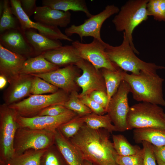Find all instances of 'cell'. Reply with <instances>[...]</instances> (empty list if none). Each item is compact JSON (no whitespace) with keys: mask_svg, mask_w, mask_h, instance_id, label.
<instances>
[{"mask_svg":"<svg viewBox=\"0 0 165 165\" xmlns=\"http://www.w3.org/2000/svg\"><path fill=\"white\" fill-rule=\"evenodd\" d=\"M55 132L19 127L14 140V155L21 154L31 149L40 150L47 149L55 144Z\"/></svg>","mask_w":165,"mask_h":165,"instance_id":"8","label":"cell"},{"mask_svg":"<svg viewBox=\"0 0 165 165\" xmlns=\"http://www.w3.org/2000/svg\"><path fill=\"white\" fill-rule=\"evenodd\" d=\"M42 6H47L64 12L72 10L81 11L90 18L92 15L88 9L84 0H43Z\"/></svg>","mask_w":165,"mask_h":165,"instance_id":"24","label":"cell"},{"mask_svg":"<svg viewBox=\"0 0 165 165\" xmlns=\"http://www.w3.org/2000/svg\"><path fill=\"white\" fill-rule=\"evenodd\" d=\"M69 94L62 90L48 94L30 95L22 101L8 105L18 116L25 117L37 116L42 110L52 105H64Z\"/></svg>","mask_w":165,"mask_h":165,"instance_id":"7","label":"cell"},{"mask_svg":"<svg viewBox=\"0 0 165 165\" xmlns=\"http://www.w3.org/2000/svg\"><path fill=\"white\" fill-rule=\"evenodd\" d=\"M100 69L105 80L109 103L110 99L116 93L122 82L123 80V71L119 68L116 71L106 68Z\"/></svg>","mask_w":165,"mask_h":165,"instance_id":"26","label":"cell"},{"mask_svg":"<svg viewBox=\"0 0 165 165\" xmlns=\"http://www.w3.org/2000/svg\"><path fill=\"white\" fill-rule=\"evenodd\" d=\"M27 59L0 44V75L4 76L9 83L21 74L23 64Z\"/></svg>","mask_w":165,"mask_h":165,"instance_id":"17","label":"cell"},{"mask_svg":"<svg viewBox=\"0 0 165 165\" xmlns=\"http://www.w3.org/2000/svg\"><path fill=\"white\" fill-rule=\"evenodd\" d=\"M152 148L158 165H165V145L156 146L152 145Z\"/></svg>","mask_w":165,"mask_h":165,"instance_id":"42","label":"cell"},{"mask_svg":"<svg viewBox=\"0 0 165 165\" xmlns=\"http://www.w3.org/2000/svg\"><path fill=\"white\" fill-rule=\"evenodd\" d=\"M42 54L48 61L59 67L75 65L82 59L72 45L62 46Z\"/></svg>","mask_w":165,"mask_h":165,"instance_id":"20","label":"cell"},{"mask_svg":"<svg viewBox=\"0 0 165 165\" xmlns=\"http://www.w3.org/2000/svg\"><path fill=\"white\" fill-rule=\"evenodd\" d=\"M141 143L144 151L143 165H157L152 145L145 141H143Z\"/></svg>","mask_w":165,"mask_h":165,"instance_id":"38","label":"cell"},{"mask_svg":"<svg viewBox=\"0 0 165 165\" xmlns=\"http://www.w3.org/2000/svg\"><path fill=\"white\" fill-rule=\"evenodd\" d=\"M89 95L107 111L109 103L107 92L102 91H94Z\"/></svg>","mask_w":165,"mask_h":165,"instance_id":"40","label":"cell"},{"mask_svg":"<svg viewBox=\"0 0 165 165\" xmlns=\"http://www.w3.org/2000/svg\"><path fill=\"white\" fill-rule=\"evenodd\" d=\"M0 44L6 49L27 59L35 57L34 49L21 27L0 34Z\"/></svg>","mask_w":165,"mask_h":165,"instance_id":"16","label":"cell"},{"mask_svg":"<svg viewBox=\"0 0 165 165\" xmlns=\"http://www.w3.org/2000/svg\"><path fill=\"white\" fill-rule=\"evenodd\" d=\"M40 165H68L54 144L46 149L40 160Z\"/></svg>","mask_w":165,"mask_h":165,"instance_id":"31","label":"cell"},{"mask_svg":"<svg viewBox=\"0 0 165 165\" xmlns=\"http://www.w3.org/2000/svg\"><path fill=\"white\" fill-rule=\"evenodd\" d=\"M46 149H31L21 154L14 155L6 165H40L41 157Z\"/></svg>","mask_w":165,"mask_h":165,"instance_id":"27","label":"cell"},{"mask_svg":"<svg viewBox=\"0 0 165 165\" xmlns=\"http://www.w3.org/2000/svg\"><path fill=\"white\" fill-rule=\"evenodd\" d=\"M107 43L94 38L90 43H84L76 40L72 43L80 57L90 63L97 70L106 68L116 71L119 68L110 60L105 51Z\"/></svg>","mask_w":165,"mask_h":165,"instance_id":"9","label":"cell"},{"mask_svg":"<svg viewBox=\"0 0 165 165\" xmlns=\"http://www.w3.org/2000/svg\"><path fill=\"white\" fill-rule=\"evenodd\" d=\"M82 117L85 123L91 129H103L111 133L113 131H117L107 114L99 115L92 113Z\"/></svg>","mask_w":165,"mask_h":165,"instance_id":"28","label":"cell"},{"mask_svg":"<svg viewBox=\"0 0 165 165\" xmlns=\"http://www.w3.org/2000/svg\"><path fill=\"white\" fill-rule=\"evenodd\" d=\"M147 9L148 16L159 21H165V0H149Z\"/></svg>","mask_w":165,"mask_h":165,"instance_id":"35","label":"cell"},{"mask_svg":"<svg viewBox=\"0 0 165 165\" xmlns=\"http://www.w3.org/2000/svg\"><path fill=\"white\" fill-rule=\"evenodd\" d=\"M55 144L68 165H83L84 160L80 152L57 129L55 132Z\"/></svg>","mask_w":165,"mask_h":165,"instance_id":"22","label":"cell"},{"mask_svg":"<svg viewBox=\"0 0 165 165\" xmlns=\"http://www.w3.org/2000/svg\"><path fill=\"white\" fill-rule=\"evenodd\" d=\"M68 110L64 105H54L42 110L37 116H56L64 113Z\"/></svg>","mask_w":165,"mask_h":165,"instance_id":"39","label":"cell"},{"mask_svg":"<svg viewBox=\"0 0 165 165\" xmlns=\"http://www.w3.org/2000/svg\"><path fill=\"white\" fill-rule=\"evenodd\" d=\"M83 165H94L91 162L86 160H84Z\"/></svg>","mask_w":165,"mask_h":165,"instance_id":"45","label":"cell"},{"mask_svg":"<svg viewBox=\"0 0 165 165\" xmlns=\"http://www.w3.org/2000/svg\"><path fill=\"white\" fill-rule=\"evenodd\" d=\"M21 27L17 19L13 14L10 1H3V10L0 20V32Z\"/></svg>","mask_w":165,"mask_h":165,"instance_id":"29","label":"cell"},{"mask_svg":"<svg viewBox=\"0 0 165 165\" xmlns=\"http://www.w3.org/2000/svg\"><path fill=\"white\" fill-rule=\"evenodd\" d=\"M77 115L75 112L68 109L64 113L56 116H36L25 117L18 116L16 120L19 127L55 132L61 125Z\"/></svg>","mask_w":165,"mask_h":165,"instance_id":"14","label":"cell"},{"mask_svg":"<svg viewBox=\"0 0 165 165\" xmlns=\"http://www.w3.org/2000/svg\"><path fill=\"white\" fill-rule=\"evenodd\" d=\"M133 138L136 143L147 142L156 146L165 145V130L147 128L135 129L133 130Z\"/></svg>","mask_w":165,"mask_h":165,"instance_id":"25","label":"cell"},{"mask_svg":"<svg viewBox=\"0 0 165 165\" xmlns=\"http://www.w3.org/2000/svg\"><path fill=\"white\" fill-rule=\"evenodd\" d=\"M105 51L111 61L125 72L135 75H139L141 72L155 74L159 69H165L164 66L146 62L138 58L124 32L122 43L114 46L107 43Z\"/></svg>","mask_w":165,"mask_h":165,"instance_id":"3","label":"cell"},{"mask_svg":"<svg viewBox=\"0 0 165 165\" xmlns=\"http://www.w3.org/2000/svg\"><path fill=\"white\" fill-rule=\"evenodd\" d=\"M22 9L30 18L34 15L36 10L37 6L36 0H20Z\"/></svg>","mask_w":165,"mask_h":165,"instance_id":"41","label":"cell"},{"mask_svg":"<svg viewBox=\"0 0 165 165\" xmlns=\"http://www.w3.org/2000/svg\"><path fill=\"white\" fill-rule=\"evenodd\" d=\"M34 77L31 75L21 74L10 82L3 94L4 103L9 105L30 95Z\"/></svg>","mask_w":165,"mask_h":165,"instance_id":"18","label":"cell"},{"mask_svg":"<svg viewBox=\"0 0 165 165\" xmlns=\"http://www.w3.org/2000/svg\"></svg>","mask_w":165,"mask_h":165,"instance_id":"47","label":"cell"},{"mask_svg":"<svg viewBox=\"0 0 165 165\" xmlns=\"http://www.w3.org/2000/svg\"><path fill=\"white\" fill-rule=\"evenodd\" d=\"M119 9L114 5L106 6L105 9L99 13L93 15L79 25H72L66 28L65 35L69 37L74 34L78 35L81 41L84 37L90 36L94 38L102 41L100 35L101 27L104 22L112 16L117 13Z\"/></svg>","mask_w":165,"mask_h":165,"instance_id":"11","label":"cell"},{"mask_svg":"<svg viewBox=\"0 0 165 165\" xmlns=\"http://www.w3.org/2000/svg\"><path fill=\"white\" fill-rule=\"evenodd\" d=\"M165 113L159 105L141 102L130 107L127 118V130L152 128L165 130Z\"/></svg>","mask_w":165,"mask_h":165,"instance_id":"5","label":"cell"},{"mask_svg":"<svg viewBox=\"0 0 165 165\" xmlns=\"http://www.w3.org/2000/svg\"><path fill=\"white\" fill-rule=\"evenodd\" d=\"M35 31L31 28L24 30L25 35L34 49L35 57L62 46L60 40L50 39Z\"/></svg>","mask_w":165,"mask_h":165,"instance_id":"21","label":"cell"},{"mask_svg":"<svg viewBox=\"0 0 165 165\" xmlns=\"http://www.w3.org/2000/svg\"><path fill=\"white\" fill-rule=\"evenodd\" d=\"M109 133L105 129H91L84 123L69 140L84 160L94 165H117L115 157L117 154L110 140Z\"/></svg>","mask_w":165,"mask_h":165,"instance_id":"1","label":"cell"},{"mask_svg":"<svg viewBox=\"0 0 165 165\" xmlns=\"http://www.w3.org/2000/svg\"><path fill=\"white\" fill-rule=\"evenodd\" d=\"M78 67L70 65L48 73L31 75L40 78L51 84L70 94L76 90L78 86L75 79L78 75Z\"/></svg>","mask_w":165,"mask_h":165,"instance_id":"15","label":"cell"},{"mask_svg":"<svg viewBox=\"0 0 165 165\" xmlns=\"http://www.w3.org/2000/svg\"><path fill=\"white\" fill-rule=\"evenodd\" d=\"M0 16L1 17L2 15L3 10V1H0Z\"/></svg>","mask_w":165,"mask_h":165,"instance_id":"44","label":"cell"},{"mask_svg":"<svg viewBox=\"0 0 165 165\" xmlns=\"http://www.w3.org/2000/svg\"><path fill=\"white\" fill-rule=\"evenodd\" d=\"M71 16L69 11L64 12L42 6H37L34 19L36 22L47 26L65 27L70 23Z\"/></svg>","mask_w":165,"mask_h":165,"instance_id":"19","label":"cell"},{"mask_svg":"<svg viewBox=\"0 0 165 165\" xmlns=\"http://www.w3.org/2000/svg\"><path fill=\"white\" fill-rule=\"evenodd\" d=\"M130 92L129 85L123 80L108 105L106 112L117 131L123 132L127 130V118L130 107L128 96Z\"/></svg>","mask_w":165,"mask_h":165,"instance_id":"10","label":"cell"},{"mask_svg":"<svg viewBox=\"0 0 165 165\" xmlns=\"http://www.w3.org/2000/svg\"><path fill=\"white\" fill-rule=\"evenodd\" d=\"M148 1L131 0L127 2L112 20L116 31H123L134 53L138 54L139 52L133 43L132 34L135 28L148 18L147 5Z\"/></svg>","mask_w":165,"mask_h":165,"instance_id":"4","label":"cell"},{"mask_svg":"<svg viewBox=\"0 0 165 165\" xmlns=\"http://www.w3.org/2000/svg\"><path fill=\"white\" fill-rule=\"evenodd\" d=\"M10 2L13 13L17 19L21 27L24 30L33 29L38 30L39 33L50 39L73 41L62 33L58 27L48 26L31 20L22 9L20 0H10Z\"/></svg>","mask_w":165,"mask_h":165,"instance_id":"13","label":"cell"},{"mask_svg":"<svg viewBox=\"0 0 165 165\" xmlns=\"http://www.w3.org/2000/svg\"><path fill=\"white\" fill-rule=\"evenodd\" d=\"M7 81L3 76L0 75V89H3L6 85Z\"/></svg>","mask_w":165,"mask_h":165,"instance_id":"43","label":"cell"},{"mask_svg":"<svg viewBox=\"0 0 165 165\" xmlns=\"http://www.w3.org/2000/svg\"><path fill=\"white\" fill-rule=\"evenodd\" d=\"M112 138L114 148L118 155L122 156L133 155L141 149L138 146L132 145L122 135L113 134Z\"/></svg>","mask_w":165,"mask_h":165,"instance_id":"30","label":"cell"},{"mask_svg":"<svg viewBox=\"0 0 165 165\" xmlns=\"http://www.w3.org/2000/svg\"><path fill=\"white\" fill-rule=\"evenodd\" d=\"M34 76L31 90V95L52 94L59 90V88L43 79L37 76Z\"/></svg>","mask_w":165,"mask_h":165,"instance_id":"34","label":"cell"},{"mask_svg":"<svg viewBox=\"0 0 165 165\" xmlns=\"http://www.w3.org/2000/svg\"><path fill=\"white\" fill-rule=\"evenodd\" d=\"M164 117H165V114H164Z\"/></svg>","mask_w":165,"mask_h":165,"instance_id":"46","label":"cell"},{"mask_svg":"<svg viewBox=\"0 0 165 165\" xmlns=\"http://www.w3.org/2000/svg\"><path fill=\"white\" fill-rule=\"evenodd\" d=\"M59 67L48 61L41 54L27 59L23 64L21 74H44L56 70Z\"/></svg>","mask_w":165,"mask_h":165,"instance_id":"23","label":"cell"},{"mask_svg":"<svg viewBox=\"0 0 165 165\" xmlns=\"http://www.w3.org/2000/svg\"><path fill=\"white\" fill-rule=\"evenodd\" d=\"M18 115L4 103L0 105V165H6L15 154L14 143L17 130Z\"/></svg>","mask_w":165,"mask_h":165,"instance_id":"6","label":"cell"},{"mask_svg":"<svg viewBox=\"0 0 165 165\" xmlns=\"http://www.w3.org/2000/svg\"><path fill=\"white\" fill-rule=\"evenodd\" d=\"M64 106L68 109L76 113L80 116H84L92 113V111L80 100L79 94L76 90L71 92L68 100Z\"/></svg>","mask_w":165,"mask_h":165,"instance_id":"32","label":"cell"},{"mask_svg":"<svg viewBox=\"0 0 165 165\" xmlns=\"http://www.w3.org/2000/svg\"><path fill=\"white\" fill-rule=\"evenodd\" d=\"M84 123L82 117L77 115L61 125L57 129L65 138L69 139L78 133Z\"/></svg>","mask_w":165,"mask_h":165,"instance_id":"33","label":"cell"},{"mask_svg":"<svg viewBox=\"0 0 165 165\" xmlns=\"http://www.w3.org/2000/svg\"><path fill=\"white\" fill-rule=\"evenodd\" d=\"M144 151L141 148L135 154L122 156L117 155L115 161L118 165H143Z\"/></svg>","mask_w":165,"mask_h":165,"instance_id":"36","label":"cell"},{"mask_svg":"<svg viewBox=\"0 0 165 165\" xmlns=\"http://www.w3.org/2000/svg\"><path fill=\"white\" fill-rule=\"evenodd\" d=\"M75 65L82 72L81 75L75 79L77 85L82 89L80 96L89 95L97 90L107 92L105 80L99 70H97L90 63L82 59Z\"/></svg>","mask_w":165,"mask_h":165,"instance_id":"12","label":"cell"},{"mask_svg":"<svg viewBox=\"0 0 165 165\" xmlns=\"http://www.w3.org/2000/svg\"><path fill=\"white\" fill-rule=\"evenodd\" d=\"M79 98L93 113L99 115H104L106 113L105 109L93 100L89 95L80 96L79 94Z\"/></svg>","mask_w":165,"mask_h":165,"instance_id":"37","label":"cell"},{"mask_svg":"<svg viewBox=\"0 0 165 165\" xmlns=\"http://www.w3.org/2000/svg\"><path fill=\"white\" fill-rule=\"evenodd\" d=\"M123 80L130 87L134 100L165 106L163 92L164 79L157 73L141 72L139 75H135L123 71Z\"/></svg>","mask_w":165,"mask_h":165,"instance_id":"2","label":"cell"}]
</instances>
